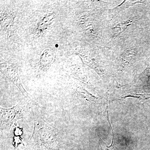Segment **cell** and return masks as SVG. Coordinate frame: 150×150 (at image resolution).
Wrapping results in <instances>:
<instances>
[{
  "label": "cell",
  "mask_w": 150,
  "mask_h": 150,
  "mask_svg": "<svg viewBox=\"0 0 150 150\" xmlns=\"http://www.w3.org/2000/svg\"><path fill=\"white\" fill-rule=\"evenodd\" d=\"M113 139H112V143L110 146H107L101 139H99V144L100 148V150H116L113 146Z\"/></svg>",
  "instance_id": "9"
},
{
  "label": "cell",
  "mask_w": 150,
  "mask_h": 150,
  "mask_svg": "<svg viewBox=\"0 0 150 150\" xmlns=\"http://www.w3.org/2000/svg\"><path fill=\"white\" fill-rule=\"evenodd\" d=\"M0 115L1 130L4 131H9L16 122L25 118L21 102L10 108H0Z\"/></svg>",
  "instance_id": "2"
},
{
  "label": "cell",
  "mask_w": 150,
  "mask_h": 150,
  "mask_svg": "<svg viewBox=\"0 0 150 150\" xmlns=\"http://www.w3.org/2000/svg\"><path fill=\"white\" fill-rule=\"evenodd\" d=\"M141 1H124L121 4L119 5L114 8L110 9L109 10V16L111 18L114 17L120 11L123 10L125 8L129 7L131 6L134 5L137 3H139Z\"/></svg>",
  "instance_id": "6"
},
{
  "label": "cell",
  "mask_w": 150,
  "mask_h": 150,
  "mask_svg": "<svg viewBox=\"0 0 150 150\" xmlns=\"http://www.w3.org/2000/svg\"><path fill=\"white\" fill-rule=\"evenodd\" d=\"M1 71L5 76L9 79L17 87L25 97L28 98L34 103L38 105L35 100L29 93H28L23 87L19 75L18 66L17 65L6 61H1Z\"/></svg>",
  "instance_id": "3"
},
{
  "label": "cell",
  "mask_w": 150,
  "mask_h": 150,
  "mask_svg": "<svg viewBox=\"0 0 150 150\" xmlns=\"http://www.w3.org/2000/svg\"><path fill=\"white\" fill-rule=\"evenodd\" d=\"M56 57V52L53 49H47L40 56L39 64L42 67H47L54 63Z\"/></svg>",
  "instance_id": "4"
},
{
  "label": "cell",
  "mask_w": 150,
  "mask_h": 150,
  "mask_svg": "<svg viewBox=\"0 0 150 150\" xmlns=\"http://www.w3.org/2000/svg\"><path fill=\"white\" fill-rule=\"evenodd\" d=\"M136 49L135 48L129 49L125 51L122 55V59L125 62H130L132 61L134 56H136Z\"/></svg>",
  "instance_id": "7"
},
{
  "label": "cell",
  "mask_w": 150,
  "mask_h": 150,
  "mask_svg": "<svg viewBox=\"0 0 150 150\" xmlns=\"http://www.w3.org/2000/svg\"><path fill=\"white\" fill-rule=\"evenodd\" d=\"M20 144H22L23 145L22 142V139L21 137H16L14 136L13 138V142L12 144L15 148L16 150L17 149V148L18 147V145Z\"/></svg>",
  "instance_id": "10"
},
{
  "label": "cell",
  "mask_w": 150,
  "mask_h": 150,
  "mask_svg": "<svg viewBox=\"0 0 150 150\" xmlns=\"http://www.w3.org/2000/svg\"><path fill=\"white\" fill-rule=\"evenodd\" d=\"M59 131L39 116L34 120L33 133L30 140L40 146L51 145L56 142Z\"/></svg>",
  "instance_id": "1"
},
{
  "label": "cell",
  "mask_w": 150,
  "mask_h": 150,
  "mask_svg": "<svg viewBox=\"0 0 150 150\" xmlns=\"http://www.w3.org/2000/svg\"><path fill=\"white\" fill-rule=\"evenodd\" d=\"M13 133L14 136H16V137H21L23 134V129L16 126L14 129Z\"/></svg>",
  "instance_id": "11"
},
{
  "label": "cell",
  "mask_w": 150,
  "mask_h": 150,
  "mask_svg": "<svg viewBox=\"0 0 150 150\" xmlns=\"http://www.w3.org/2000/svg\"><path fill=\"white\" fill-rule=\"evenodd\" d=\"M131 21H125L121 22L118 23L116 24L115 26V28H120L121 30V33L124 32L126 28H127L129 25H131Z\"/></svg>",
  "instance_id": "8"
},
{
  "label": "cell",
  "mask_w": 150,
  "mask_h": 150,
  "mask_svg": "<svg viewBox=\"0 0 150 150\" xmlns=\"http://www.w3.org/2000/svg\"><path fill=\"white\" fill-rule=\"evenodd\" d=\"M56 15L54 13H47L41 16L38 20L37 30L43 31L53 23Z\"/></svg>",
  "instance_id": "5"
}]
</instances>
